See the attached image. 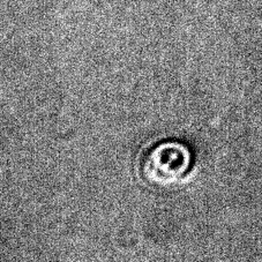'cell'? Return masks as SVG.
<instances>
[{"label":"cell","mask_w":262,"mask_h":262,"mask_svg":"<svg viewBox=\"0 0 262 262\" xmlns=\"http://www.w3.org/2000/svg\"><path fill=\"white\" fill-rule=\"evenodd\" d=\"M192 159L186 144L178 141L160 142L146 149L140 157V173L154 186L169 187L187 174Z\"/></svg>","instance_id":"obj_1"}]
</instances>
